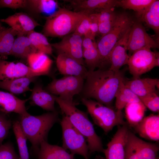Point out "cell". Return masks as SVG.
I'll return each mask as SVG.
<instances>
[{"instance_id": "cell-40", "label": "cell", "mask_w": 159, "mask_h": 159, "mask_svg": "<svg viewBox=\"0 0 159 159\" xmlns=\"http://www.w3.org/2000/svg\"><path fill=\"white\" fill-rule=\"evenodd\" d=\"M91 21L90 14L85 16L80 21L73 33L82 37L86 35L89 29Z\"/></svg>"}, {"instance_id": "cell-33", "label": "cell", "mask_w": 159, "mask_h": 159, "mask_svg": "<svg viewBox=\"0 0 159 159\" xmlns=\"http://www.w3.org/2000/svg\"><path fill=\"white\" fill-rule=\"evenodd\" d=\"M27 37L37 52L47 55L52 54V47L44 34L34 31L29 34Z\"/></svg>"}, {"instance_id": "cell-44", "label": "cell", "mask_w": 159, "mask_h": 159, "mask_svg": "<svg viewBox=\"0 0 159 159\" xmlns=\"http://www.w3.org/2000/svg\"><path fill=\"white\" fill-rule=\"evenodd\" d=\"M1 59H2V58H1V56H0V60Z\"/></svg>"}, {"instance_id": "cell-35", "label": "cell", "mask_w": 159, "mask_h": 159, "mask_svg": "<svg viewBox=\"0 0 159 159\" xmlns=\"http://www.w3.org/2000/svg\"><path fill=\"white\" fill-rule=\"evenodd\" d=\"M28 7L39 13H53L58 7L57 2L53 0H28Z\"/></svg>"}, {"instance_id": "cell-8", "label": "cell", "mask_w": 159, "mask_h": 159, "mask_svg": "<svg viewBox=\"0 0 159 159\" xmlns=\"http://www.w3.org/2000/svg\"><path fill=\"white\" fill-rule=\"evenodd\" d=\"M60 124L62 130V147L66 150H69L70 153L74 155H79L85 159H89V153L85 138L64 115Z\"/></svg>"}, {"instance_id": "cell-18", "label": "cell", "mask_w": 159, "mask_h": 159, "mask_svg": "<svg viewBox=\"0 0 159 159\" xmlns=\"http://www.w3.org/2000/svg\"><path fill=\"white\" fill-rule=\"evenodd\" d=\"M133 128L141 137L150 140L158 141L159 115L150 114L144 117Z\"/></svg>"}, {"instance_id": "cell-11", "label": "cell", "mask_w": 159, "mask_h": 159, "mask_svg": "<svg viewBox=\"0 0 159 159\" xmlns=\"http://www.w3.org/2000/svg\"><path fill=\"white\" fill-rule=\"evenodd\" d=\"M140 19L134 21L128 34L127 47L129 56L134 52L143 48L159 47L158 42L150 36Z\"/></svg>"}, {"instance_id": "cell-3", "label": "cell", "mask_w": 159, "mask_h": 159, "mask_svg": "<svg viewBox=\"0 0 159 159\" xmlns=\"http://www.w3.org/2000/svg\"><path fill=\"white\" fill-rule=\"evenodd\" d=\"M20 116L19 122L23 132L34 149L38 151L40 143L47 140L49 131L58 121V113L56 111L33 116L27 112Z\"/></svg>"}, {"instance_id": "cell-21", "label": "cell", "mask_w": 159, "mask_h": 159, "mask_svg": "<svg viewBox=\"0 0 159 159\" xmlns=\"http://www.w3.org/2000/svg\"><path fill=\"white\" fill-rule=\"evenodd\" d=\"M29 98L32 104L49 112L56 111L55 96L44 89L41 84H36L32 89Z\"/></svg>"}, {"instance_id": "cell-20", "label": "cell", "mask_w": 159, "mask_h": 159, "mask_svg": "<svg viewBox=\"0 0 159 159\" xmlns=\"http://www.w3.org/2000/svg\"><path fill=\"white\" fill-rule=\"evenodd\" d=\"M28 100H21L10 92L0 90V110L5 113L14 112L21 115L27 112L25 104Z\"/></svg>"}, {"instance_id": "cell-43", "label": "cell", "mask_w": 159, "mask_h": 159, "mask_svg": "<svg viewBox=\"0 0 159 159\" xmlns=\"http://www.w3.org/2000/svg\"><path fill=\"white\" fill-rule=\"evenodd\" d=\"M95 159H105L103 157L100 156H97L95 158Z\"/></svg>"}, {"instance_id": "cell-38", "label": "cell", "mask_w": 159, "mask_h": 159, "mask_svg": "<svg viewBox=\"0 0 159 159\" xmlns=\"http://www.w3.org/2000/svg\"><path fill=\"white\" fill-rule=\"evenodd\" d=\"M11 125L10 120L0 114V146L7 136Z\"/></svg>"}, {"instance_id": "cell-16", "label": "cell", "mask_w": 159, "mask_h": 159, "mask_svg": "<svg viewBox=\"0 0 159 159\" xmlns=\"http://www.w3.org/2000/svg\"><path fill=\"white\" fill-rule=\"evenodd\" d=\"M74 11L84 12L91 14L114 8L116 6V0H68Z\"/></svg>"}, {"instance_id": "cell-22", "label": "cell", "mask_w": 159, "mask_h": 159, "mask_svg": "<svg viewBox=\"0 0 159 159\" xmlns=\"http://www.w3.org/2000/svg\"><path fill=\"white\" fill-rule=\"evenodd\" d=\"M124 83L139 98L155 92L156 88H159V80L146 78L134 79Z\"/></svg>"}, {"instance_id": "cell-23", "label": "cell", "mask_w": 159, "mask_h": 159, "mask_svg": "<svg viewBox=\"0 0 159 159\" xmlns=\"http://www.w3.org/2000/svg\"><path fill=\"white\" fill-rule=\"evenodd\" d=\"M74 155L67 152L62 147L42 142L38 151V159H74Z\"/></svg>"}, {"instance_id": "cell-31", "label": "cell", "mask_w": 159, "mask_h": 159, "mask_svg": "<svg viewBox=\"0 0 159 159\" xmlns=\"http://www.w3.org/2000/svg\"><path fill=\"white\" fill-rule=\"evenodd\" d=\"M83 56L88 71L100 67V58L96 43L94 42L89 46L83 49Z\"/></svg>"}, {"instance_id": "cell-26", "label": "cell", "mask_w": 159, "mask_h": 159, "mask_svg": "<svg viewBox=\"0 0 159 159\" xmlns=\"http://www.w3.org/2000/svg\"><path fill=\"white\" fill-rule=\"evenodd\" d=\"M37 52L27 36H17L15 39L10 53L16 57L25 59L31 54Z\"/></svg>"}, {"instance_id": "cell-4", "label": "cell", "mask_w": 159, "mask_h": 159, "mask_svg": "<svg viewBox=\"0 0 159 159\" xmlns=\"http://www.w3.org/2000/svg\"><path fill=\"white\" fill-rule=\"evenodd\" d=\"M89 14L60 8L47 17L44 34L46 37H63L72 33L82 20Z\"/></svg>"}, {"instance_id": "cell-41", "label": "cell", "mask_w": 159, "mask_h": 159, "mask_svg": "<svg viewBox=\"0 0 159 159\" xmlns=\"http://www.w3.org/2000/svg\"><path fill=\"white\" fill-rule=\"evenodd\" d=\"M90 16L91 21L89 31L84 37H88L95 41L96 36L98 34V23L95 14H91Z\"/></svg>"}, {"instance_id": "cell-30", "label": "cell", "mask_w": 159, "mask_h": 159, "mask_svg": "<svg viewBox=\"0 0 159 159\" xmlns=\"http://www.w3.org/2000/svg\"><path fill=\"white\" fill-rule=\"evenodd\" d=\"M17 35L16 32L11 28H2L0 30V56L5 60L10 55L14 40Z\"/></svg>"}, {"instance_id": "cell-14", "label": "cell", "mask_w": 159, "mask_h": 159, "mask_svg": "<svg viewBox=\"0 0 159 159\" xmlns=\"http://www.w3.org/2000/svg\"><path fill=\"white\" fill-rule=\"evenodd\" d=\"M42 75L21 62L15 63L0 60V81L24 77H37Z\"/></svg>"}, {"instance_id": "cell-10", "label": "cell", "mask_w": 159, "mask_h": 159, "mask_svg": "<svg viewBox=\"0 0 159 159\" xmlns=\"http://www.w3.org/2000/svg\"><path fill=\"white\" fill-rule=\"evenodd\" d=\"M159 150L157 145L143 140L129 130L125 159H159Z\"/></svg>"}, {"instance_id": "cell-9", "label": "cell", "mask_w": 159, "mask_h": 159, "mask_svg": "<svg viewBox=\"0 0 159 159\" xmlns=\"http://www.w3.org/2000/svg\"><path fill=\"white\" fill-rule=\"evenodd\" d=\"M127 64L130 73L134 79L159 66V52L143 48L134 52L130 56Z\"/></svg>"}, {"instance_id": "cell-39", "label": "cell", "mask_w": 159, "mask_h": 159, "mask_svg": "<svg viewBox=\"0 0 159 159\" xmlns=\"http://www.w3.org/2000/svg\"><path fill=\"white\" fill-rule=\"evenodd\" d=\"M27 0H0V8H8L12 9L23 8L28 7Z\"/></svg>"}, {"instance_id": "cell-28", "label": "cell", "mask_w": 159, "mask_h": 159, "mask_svg": "<svg viewBox=\"0 0 159 159\" xmlns=\"http://www.w3.org/2000/svg\"><path fill=\"white\" fill-rule=\"evenodd\" d=\"M152 29L158 38L159 34V1L155 0L138 19Z\"/></svg>"}, {"instance_id": "cell-7", "label": "cell", "mask_w": 159, "mask_h": 159, "mask_svg": "<svg viewBox=\"0 0 159 159\" xmlns=\"http://www.w3.org/2000/svg\"><path fill=\"white\" fill-rule=\"evenodd\" d=\"M85 79L80 76L65 75L53 79L45 90L52 95L69 102H73V97L80 93Z\"/></svg>"}, {"instance_id": "cell-45", "label": "cell", "mask_w": 159, "mask_h": 159, "mask_svg": "<svg viewBox=\"0 0 159 159\" xmlns=\"http://www.w3.org/2000/svg\"><path fill=\"white\" fill-rule=\"evenodd\" d=\"M1 28H0V29H1Z\"/></svg>"}, {"instance_id": "cell-5", "label": "cell", "mask_w": 159, "mask_h": 159, "mask_svg": "<svg viewBox=\"0 0 159 159\" xmlns=\"http://www.w3.org/2000/svg\"><path fill=\"white\" fill-rule=\"evenodd\" d=\"M134 21L132 18L127 13L117 14L112 29L108 33L101 37L96 43L100 57V67L109 63V57L111 50L131 27Z\"/></svg>"}, {"instance_id": "cell-1", "label": "cell", "mask_w": 159, "mask_h": 159, "mask_svg": "<svg viewBox=\"0 0 159 159\" xmlns=\"http://www.w3.org/2000/svg\"><path fill=\"white\" fill-rule=\"evenodd\" d=\"M82 91V97L94 99L104 105H111L121 81L124 80L120 70L115 72L101 69L88 71Z\"/></svg>"}, {"instance_id": "cell-24", "label": "cell", "mask_w": 159, "mask_h": 159, "mask_svg": "<svg viewBox=\"0 0 159 159\" xmlns=\"http://www.w3.org/2000/svg\"><path fill=\"white\" fill-rule=\"evenodd\" d=\"M27 59L29 67L34 71L42 75L49 74L53 61L47 54L36 52L29 55Z\"/></svg>"}, {"instance_id": "cell-13", "label": "cell", "mask_w": 159, "mask_h": 159, "mask_svg": "<svg viewBox=\"0 0 159 159\" xmlns=\"http://www.w3.org/2000/svg\"><path fill=\"white\" fill-rule=\"evenodd\" d=\"M129 130L126 124L118 127L107 144V148L104 150L103 153L105 159H125V146Z\"/></svg>"}, {"instance_id": "cell-2", "label": "cell", "mask_w": 159, "mask_h": 159, "mask_svg": "<svg viewBox=\"0 0 159 159\" xmlns=\"http://www.w3.org/2000/svg\"><path fill=\"white\" fill-rule=\"evenodd\" d=\"M55 100L63 115L85 138L89 154L95 152L103 153L104 149L101 139L96 133L87 113L78 109L74 102L64 100L56 96Z\"/></svg>"}, {"instance_id": "cell-25", "label": "cell", "mask_w": 159, "mask_h": 159, "mask_svg": "<svg viewBox=\"0 0 159 159\" xmlns=\"http://www.w3.org/2000/svg\"><path fill=\"white\" fill-rule=\"evenodd\" d=\"M36 77H24L10 80L0 81V88L8 91L13 94H20L26 91H31V83Z\"/></svg>"}, {"instance_id": "cell-42", "label": "cell", "mask_w": 159, "mask_h": 159, "mask_svg": "<svg viewBox=\"0 0 159 159\" xmlns=\"http://www.w3.org/2000/svg\"><path fill=\"white\" fill-rule=\"evenodd\" d=\"M116 17L98 23V34L102 37L108 33L113 26Z\"/></svg>"}, {"instance_id": "cell-17", "label": "cell", "mask_w": 159, "mask_h": 159, "mask_svg": "<svg viewBox=\"0 0 159 159\" xmlns=\"http://www.w3.org/2000/svg\"><path fill=\"white\" fill-rule=\"evenodd\" d=\"M130 28L116 43L110 53L109 61L110 67L109 69L111 71L118 72L123 65L127 64L130 56L127 53V42Z\"/></svg>"}, {"instance_id": "cell-32", "label": "cell", "mask_w": 159, "mask_h": 159, "mask_svg": "<svg viewBox=\"0 0 159 159\" xmlns=\"http://www.w3.org/2000/svg\"><path fill=\"white\" fill-rule=\"evenodd\" d=\"M155 0H117L116 6L132 9L137 13L139 19Z\"/></svg>"}, {"instance_id": "cell-19", "label": "cell", "mask_w": 159, "mask_h": 159, "mask_svg": "<svg viewBox=\"0 0 159 159\" xmlns=\"http://www.w3.org/2000/svg\"><path fill=\"white\" fill-rule=\"evenodd\" d=\"M56 64L60 73L64 76H80L85 79L88 73L85 66L62 54H58Z\"/></svg>"}, {"instance_id": "cell-12", "label": "cell", "mask_w": 159, "mask_h": 159, "mask_svg": "<svg viewBox=\"0 0 159 159\" xmlns=\"http://www.w3.org/2000/svg\"><path fill=\"white\" fill-rule=\"evenodd\" d=\"M82 37L72 33L63 37L60 42L51 44L58 54L65 55L85 66L83 56Z\"/></svg>"}, {"instance_id": "cell-6", "label": "cell", "mask_w": 159, "mask_h": 159, "mask_svg": "<svg viewBox=\"0 0 159 159\" xmlns=\"http://www.w3.org/2000/svg\"><path fill=\"white\" fill-rule=\"evenodd\" d=\"M81 102L86 107L94 123L108 133L117 125L126 124L122 111H119L91 99L82 98Z\"/></svg>"}, {"instance_id": "cell-15", "label": "cell", "mask_w": 159, "mask_h": 159, "mask_svg": "<svg viewBox=\"0 0 159 159\" xmlns=\"http://www.w3.org/2000/svg\"><path fill=\"white\" fill-rule=\"evenodd\" d=\"M1 21L8 24L16 32L17 36L27 35L39 25L29 15L23 12L16 13Z\"/></svg>"}, {"instance_id": "cell-29", "label": "cell", "mask_w": 159, "mask_h": 159, "mask_svg": "<svg viewBox=\"0 0 159 159\" xmlns=\"http://www.w3.org/2000/svg\"><path fill=\"white\" fill-rule=\"evenodd\" d=\"M122 81L116 92L115 97V109L119 111L124 108L128 103L140 101L139 97L127 87Z\"/></svg>"}, {"instance_id": "cell-27", "label": "cell", "mask_w": 159, "mask_h": 159, "mask_svg": "<svg viewBox=\"0 0 159 159\" xmlns=\"http://www.w3.org/2000/svg\"><path fill=\"white\" fill-rule=\"evenodd\" d=\"M124 108L127 122L133 127L143 118L146 110V107L140 101L128 103Z\"/></svg>"}, {"instance_id": "cell-36", "label": "cell", "mask_w": 159, "mask_h": 159, "mask_svg": "<svg viewBox=\"0 0 159 159\" xmlns=\"http://www.w3.org/2000/svg\"><path fill=\"white\" fill-rule=\"evenodd\" d=\"M139 98L146 108L153 112H159V97L156 92Z\"/></svg>"}, {"instance_id": "cell-37", "label": "cell", "mask_w": 159, "mask_h": 159, "mask_svg": "<svg viewBox=\"0 0 159 159\" xmlns=\"http://www.w3.org/2000/svg\"><path fill=\"white\" fill-rule=\"evenodd\" d=\"M0 159H20L13 146L6 143L0 146Z\"/></svg>"}, {"instance_id": "cell-34", "label": "cell", "mask_w": 159, "mask_h": 159, "mask_svg": "<svg viewBox=\"0 0 159 159\" xmlns=\"http://www.w3.org/2000/svg\"><path fill=\"white\" fill-rule=\"evenodd\" d=\"M13 128L18 145L20 159H29L26 144L27 139L21 129L19 121H16L13 122Z\"/></svg>"}]
</instances>
